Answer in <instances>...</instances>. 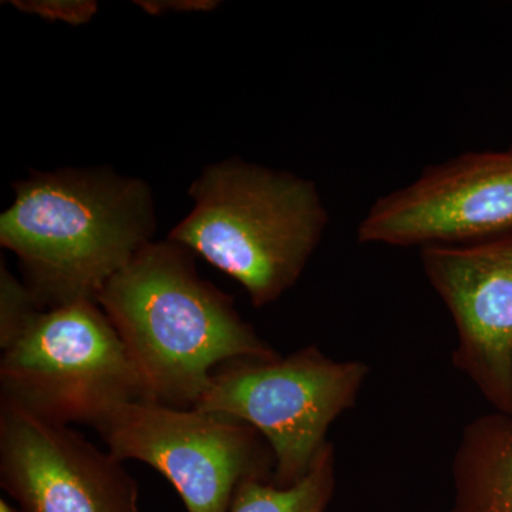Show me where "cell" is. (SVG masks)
<instances>
[{
	"label": "cell",
	"instance_id": "obj_1",
	"mask_svg": "<svg viewBox=\"0 0 512 512\" xmlns=\"http://www.w3.org/2000/svg\"><path fill=\"white\" fill-rule=\"evenodd\" d=\"M0 244L18 255L40 308L96 301L113 276L153 242V192L110 167L32 173L13 185Z\"/></svg>",
	"mask_w": 512,
	"mask_h": 512
},
{
	"label": "cell",
	"instance_id": "obj_2",
	"mask_svg": "<svg viewBox=\"0 0 512 512\" xmlns=\"http://www.w3.org/2000/svg\"><path fill=\"white\" fill-rule=\"evenodd\" d=\"M190 249L151 242L110 279L96 302L130 353L151 399L194 407L222 362H268L278 353L234 303L195 269Z\"/></svg>",
	"mask_w": 512,
	"mask_h": 512
},
{
	"label": "cell",
	"instance_id": "obj_3",
	"mask_svg": "<svg viewBox=\"0 0 512 512\" xmlns=\"http://www.w3.org/2000/svg\"><path fill=\"white\" fill-rule=\"evenodd\" d=\"M194 207L168 239L244 286L255 308L301 278L329 224L315 183L229 158L192 181Z\"/></svg>",
	"mask_w": 512,
	"mask_h": 512
},
{
	"label": "cell",
	"instance_id": "obj_4",
	"mask_svg": "<svg viewBox=\"0 0 512 512\" xmlns=\"http://www.w3.org/2000/svg\"><path fill=\"white\" fill-rule=\"evenodd\" d=\"M0 383L3 400L60 426H93L119 404L153 400L96 301L33 313L3 348Z\"/></svg>",
	"mask_w": 512,
	"mask_h": 512
},
{
	"label": "cell",
	"instance_id": "obj_5",
	"mask_svg": "<svg viewBox=\"0 0 512 512\" xmlns=\"http://www.w3.org/2000/svg\"><path fill=\"white\" fill-rule=\"evenodd\" d=\"M369 375L359 360L332 359L315 346L268 362H232L214 373L192 409L242 421L268 441L275 484L308 476L333 421L353 407Z\"/></svg>",
	"mask_w": 512,
	"mask_h": 512
},
{
	"label": "cell",
	"instance_id": "obj_6",
	"mask_svg": "<svg viewBox=\"0 0 512 512\" xmlns=\"http://www.w3.org/2000/svg\"><path fill=\"white\" fill-rule=\"evenodd\" d=\"M93 427L117 460L160 471L188 512H229L239 484L275 466L254 427L197 409L138 400L113 407Z\"/></svg>",
	"mask_w": 512,
	"mask_h": 512
},
{
	"label": "cell",
	"instance_id": "obj_7",
	"mask_svg": "<svg viewBox=\"0 0 512 512\" xmlns=\"http://www.w3.org/2000/svg\"><path fill=\"white\" fill-rule=\"evenodd\" d=\"M512 232V147L427 167L412 184L384 195L357 228L362 244L431 247Z\"/></svg>",
	"mask_w": 512,
	"mask_h": 512
},
{
	"label": "cell",
	"instance_id": "obj_8",
	"mask_svg": "<svg viewBox=\"0 0 512 512\" xmlns=\"http://www.w3.org/2000/svg\"><path fill=\"white\" fill-rule=\"evenodd\" d=\"M430 285L457 332L454 366L495 412H511L512 232L420 249Z\"/></svg>",
	"mask_w": 512,
	"mask_h": 512
},
{
	"label": "cell",
	"instance_id": "obj_9",
	"mask_svg": "<svg viewBox=\"0 0 512 512\" xmlns=\"http://www.w3.org/2000/svg\"><path fill=\"white\" fill-rule=\"evenodd\" d=\"M0 481L20 512H140L136 481L113 454L3 399Z\"/></svg>",
	"mask_w": 512,
	"mask_h": 512
},
{
	"label": "cell",
	"instance_id": "obj_10",
	"mask_svg": "<svg viewBox=\"0 0 512 512\" xmlns=\"http://www.w3.org/2000/svg\"><path fill=\"white\" fill-rule=\"evenodd\" d=\"M451 470L454 512H512V416L494 410L471 420Z\"/></svg>",
	"mask_w": 512,
	"mask_h": 512
},
{
	"label": "cell",
	"instance_id": "obj_11",
	"mask_svg": "<svg viewBox=\"0 0 512 512\" xmlns=\"http://www.w3.org/2000/svg\"><path fill=\"white\" fill-rule=\"evenodd\" d=\"M335 450L328 443L309 471L292 487L248 478L239 484L229 512H322L335 487Z\"/></svg>",
	"mask_w": 512,
	"mask_h": 512
},
{
	"label": "cell",
	"instance_id": "obj_12",
	"mask_svg": "<svg viewBox=\"0 0 512 512\" xmlns=\"http://www.w3.org/2000/svg\"><path fill=\"white\" fill-rule=\"evenodd\" d=\"M0 346L6 348L30 316L40 311L39 303L28 286L16 281L2 261L0 269Z\"/></svg>",
	"mask_w": 512,
	"mask_h": 512
},
{
	"label": "cell",
	"instance_id": "obj_13",
	"mask_svg": "<svg viewBox=\"0 0 512 512\" xmlns=\"http://www.w3.org/2000/svg\"><path fill=\"white\" fill-rule=\"evenodd\" d=\"M19 10L47 20H60L69 25H83L97 13L93 0H29L12 2Z\"/></svg>",
	"mask_w": 512,
	"mask_h": 512
},
{
	"label": "cell",
	"instance_id": "obj_14",
	"mask_svg": "<svg viewBox=\"0 0 512 512\" xmlns=\"http://www.w3.org/2000/svg\"><path fill=\"white\" fill-rule=\"evenodd\" d=\"M141 8L151 15H163L164 12H194V10H211L217 8L220 2L212 0H177V2H137Z\"/></svg>",
	"mask_w": 512,
	"mask_h": 512
},
{
	"label": "cell",
	"instance_id": "obj_15",
	"mask_svg": "<svg viewBox=\"0 0 512 512\" xmlns=\"http://www.w3.org/2000/svg\"><path fill=\"white\" fill-rule=\"evenodd\" d=\"M0 512H15L5 500L0 501Z\"/></svg>",
	"mask_w": 512,
	"mask_h": 512
},
{
	"label": "cell",
	"instance_id": "obj_16",
	"mask_svg": "<svg viewBox=\"0 0 512 512\" xmlns=\"http://www.w3.org/2000/svg\"><path fill=\"white\" fill-rule=\"evenodd\" d=\"M510 416H512V397H511V412H510Z\"/></svg>",
	"mask_w": 512,
	"mask_h": 512
}]
</instances>
